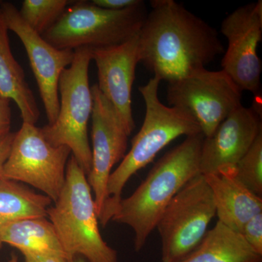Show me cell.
Instances as JSON below:
<instances>
[{
  "label": "cell",
  "mask_w": 262,
  "mask_h": 262,
  "mask_svg": "<svg viewBox=\"0 0 262 262\" xmlns=\"http://www.w3.org/2000/svg\"><path fill=\"white\" fill-rule=\"evenodd\" d=\"M139 33V63L167 83L206 68L225 48L218 32L174 0H152Z\"/></svg>",
  "instance_id": "obj_1"
},
{
  "label": "cell",
  "mask_w": 262,
  "mask_h": 262,
  "mask_svg": "<svg viewBox=\"0 0 262 262\" xmlns=\"http://www.w3.org/2000/svg\"><path fill=\"white\" fill-rule=\"evenodd\" d=\"M204 136H187L149 170L131 195L122 198L112 222L130 227L134 232L136 252L145 246L150 234L172 199L200 173V158Z\"/></svg>",
  "instance_id": "obj_2"
},
{
  "label": "cell",
  "mask_w": 262,
  "mask_h": 262,
  "mask_svg": "<svg viewBox=\"0 0 262 262\" xmlns=\"http://www.w3.org/2000/svg\"><path fill=\"white\" fill-rule=\"evenodd\" d=\"M160 82L153 77L139 87L145 103V117L140 130L133 139L130 151L108 178L106 201L98 218L103 227H106L113 218L121 201L122 190L134 174L145 168L162 149L177 138L201 133L198 124L189 115L160 101Z\"/></svg>",
  "instance_id": "obj_3"
},
{
  "label": "cell",
  "mask_w": 262,
  "mask_h": 262,
  "mask_svg": "<svg viewBox=\"0 0 262 262\" xmlns=\"http://www.w3.org/2000/svg\"><path fill=\"white\" fill-rule=\"evenodd\" d=\"M69 261L81 256L88 262H118L117 253L102 238L87 176L73 156L66 169L64 185L47 211Z\"/></svg>",
  "instance_id": "obj_4"
},
{
  "label": "cell",
  "mask_w": 262,
  "mask_h": 262,
  "mask_svg": "<svg viewBox=\"0 0 262 262\" xmlns=\"http://www.w3.org/2000/svg\"><path fill=\"white\" fill-rule=\"evenodd\" d=\"M148 11L145 3L114 11L89 1H75L42 37L59 50L100 49L119 46L140 32Z\"/></svg>",
  "instance_id": "obj_5"
},
{
  "label": "cell",
  "mask_w": 262,
  "mask_h": 262,
  "mask_svg": "<svg viewBox=\"0 0 262 262\" xmlns=\"http://www.w3.org/2000/svg\"><path fill=\"white\" fill-rule=\"evenodd\" d=\"M91 49H76L72 63L62 72L58 82L59 111L56 120L41 128L45 138L54 146L70 149L86 176L92 165L88 125L93 111V96L89 84Z\"/></svg>",
  "instance_id": "obj_6"
},
{
  "label": "cell",
  "mask_w": 262,
  "mask_h": 262,
  "mask_svg": "<svg viewBox=\"0 0 262 262\" xmlns=\"http://www.w3.org/2000/svg\"><path fill=\"white\" fill-rule=\"evenodd\" d=\"M215 215L211 189L204 176L198 174L176 194L157 224L162 262H179L192 252Z\"/></svg>",
  "instance_id": "obj_7"
},
{
  "label": "cell",
  "mask_w": 262,
  "mask_h": 262,
  "mask_svg": "<svg viewBox=\"0 0 262 262\" xmlns=\"http://www.w3.org/2000/svg\"><path fill=\"white\" fill-rule=\"evenodd\" d=\"M242 92L224 71H194L167 86V101L198 124L204 137L242 105Z\"/></svg>",
  "instance_id": "obj_8"
},
{
  "label": "cell",
  "mask_w": 262,
  "mask_h": 262,
  "mask_svg": "<svg viewBox=\"0 0 262 262\" xmlns=\"http://www.w3.org/2000/svg\"><path fill=\"white\" fill-rule=\"evenodd\" d=\"M70 149L54 146L42 130L23 122L14 139L3 167V179L29 184L55 203L64 185Z\"/></svg>",
  "instance_id": "obj_9"
},
{
  "label": "cell",
  "mask_w": 262,
  "mask_h": 262,
  "mask_svg": "<svg viewBox=\"0 0 262 262\" xmlns=\"http://www.w3.org/2000/svg\"><path fill=\"white\" fill-rule=\"evenodd\" d=\"M221 32L228 42L222 70L241 91L257 96L261 88V61L257 54L262 39L261 0L239 7L227 15Z\"/></svg>",
  "instance_id": "obj_10"
},
{
  "label": "cell",
  "mask_w": 262,
  "mask_h": 262,
  "mask_svg": "<svg viewBox=\"0 0 262 262\" xmlns=\"http://www.w3.org/2000/svg\"><path fill=\"white\" fill-rule=\"evenodd\" d=\"M93 96L92 165L87 176L98 218L106 198L108 178L113 167L122 161L127 148L128 134L113 105L98 89L97 84L91 87Z\"/></svg>",
  "instance_id": "obj_11"
},
{
  "label": "cell",
  "mask_w": 262,
  "mask_h": 262,
  "mask_svg": "<svg viewBox=\"0 0 262 262\" xmlns=\"http://www.w3.org/2000/svg\"><path fill=\"white\" fill-rule=\"evenodd\" d=\"M0 10L8 30L14 32L23 43L44 104L48 125H51L59 111L60 76L73 61L75 51L57 49L51 46L24 21L12 3H0Z\"/></svg>",
  "instance_id": "obj_12"
},
{
  "label": "cell",
  "mask_w": 262,
  "mask_h": 262,
  "mask_svg": "<svg viewBox=\"0 0 262 262\" xmlns=\"http://www.w3.org/2000/svg\"><path fill=\"white\" fill-rule=\"evenodd\" d=\"M261 133V110L241 106L203 139L200 173L207 175L234 168Z\"/></svg>",
  "instance_id": "obj_13"
},
{
  "label": "cell",
  "mask_w": 262,
  "mask_h": 262,
  "mask_svg": "<svg viewBox=\"0 0 262 262\" xmlns=\"http://www.w3.org/2000/svg\"><path fill=\"white\" fill-rule=\"evenodd\" d=\"M138 37L119 46L91 50L97 67L98 89L113 105L129 135L136 127L132 89L139 63Z\"/></svg>",
  "instance_id": "obj_14"
},
{
  "label": "cell",
  "mask_w": 262,
  "mask_h": 262,
  "mask_svg": "<svg viewBox=\"0 0 262 262\" xmlns=\"http://www.w3.org/2000/svg\"><path fill=\"white\" fill-rule=\"evenodd\" d=\"M203 176L213 194L215 215L226 227L241 233L248 221L262 213V198L236 177L234 168Z\"/></svg>",
  "instance_id": "obj_15"
},
{
  "label": "cell",
  "mask_w": 262,
  "mask_h": 262,
  "mask_svg": "<svg viewBox=\"0 0 262 262\" xmlns=\"http://www.w3.org/2000/svg\"><path fill=\"white\" fill-rule=\"evenodd\" d=\"M8 31L0 10V96L16 103L23 122L35 125L40 112L23 68L12 53Z\"/></svg>",
  "instance_id": "obj_16"
},
{
  "label": "cell",
  "mask_w": 262,
  "mask_h": 262,
  "mask_svg": "<svg viewBox=\"0 0 262 262\" xmlns=\"http://www.w3.org/2000/svg\"><path fill=\"white\" fill-rule=\"evenodd\" d=\"M0 241L23 255H58L67 258L48 217H29L10 222L2 230Z\"/></svg>",
  "instance_id": "obj_17"
},
{
  "label": "cell",
  "mask_w": 262,
  "mask_h": 262,
  "mask_svg": "<svg viewBox=\"0 0 262 262\" xmlns=\"http://www.w3.org/2000/svg\"><path fill=\"white\" fill-rule=\"evenodd\" d=\"M179 262H262L238 232L217 221L201 244Z\"/></svg>",
  "instance_id": "obj_18"
},
{
  "label": "cell",
  "mask_w": 262,
  "mask_h": 262,
  "mask_svg": "<svg viewBox=\"0 0 262 262\" xmlns=\"http://www.w3.org/2000/svg\"><path fill=\"white\" fill-rule=\"evenodd\" d=\"M52 201L14 181L0 180V233L10 222L29 217H47ZM3 244L0 241V251Z\"/></svg>",
  "instance_id": "obj_19"
},
{
  "label": "cell",
  "mask_w": 262,
  "mask_h": 262,
  "mask_svg": "<svg viewBox=\"0 0 262 262\" xmlns=\"http://www.w3.org/2000/svg\"><path fill=\"white\" fill-rule=\"evenodd\" d=\"M71 3L67 0H25L19 14L32 30L42 35L58 21Z\"/></svg>",
  "instance_id": "obj_20"
},
{
  "label": "cell",
  "mask_w": 262,
  "mask_h": 262,
  "mask_svg": "<svg viewBox=\"0 0 262 262\" xmlns=\"http://www.w3.org/2000/svg\"><path fill=\"white\" fill-rule=\"evenodd\" d=\"M234 173L250 191L262 198V133L235 165Z\"/></svg>",
  "instance_id": "obj_21"
},
{
  "label": "cell",
  "mask_w": 262,
  "mask_h": 262,
  "mask_svg": "<svg viewBox=\"0 0 262 262\" xmlns=\"http://www.w3.org/2000/svg\"><path fill=\"white\" fill-rule=\"evenodd\" d=\"M239 234L254 252L262 256V213L248 221Z\"/></svg>",
  "instance_id": "obj_22"
},
{
  "label": "cell",
  "mask_w": 262,
  "mask_h": 262,
  "mask_svg": "<svg viewBox=\"0 0 262 262\" xmlns=\"http://www.w3.org/2000/svg\"><path fill=\"white\" fill-rule=\"evenodd\" d=\"M93 4L108 10L118 11L140 4L141 0H93Z\"/></svg>",
  "instance_id": "obj_23"
},
{
  "label": "cell",
  "mask_w": 262,
  "mask_h": 262,
  "mask_svg": "<svg viewBox=\"0 0 262 262\" xmlns=\"http://www.w3.org/2000/svg\"><path fill=\"white\" fill-rule=\"evenodd\" d=\"M10 100L0 96V136L10 133L11 108Z\"/></svg>",
  "instance_id": "obj_24"
},
{
  "label": "cell",
  "mask_w": 262,
  "mask_h": 262,
  "mask_svg": "<svg viewBox=\"0 0 262 262\" xmlns=\"http://www.w3.org/2000/svg\"><path fill=\"white\" fill-rule=\"evenodd\" d=\"M14 136L15 133L13 132L0 136V180L3 179V167L9 156Z\"/></svg>",
  "instance_id": "obj_25"
},
{
  "label": "cell",
  "mask_w": 262,
  "mask_h": 262,
  "mask_svg": "<svg viewBox=\"0 0 262 262\" xmlns=\"http://www.w3.org/2000/svg\"><path fill=\"white\" fill-rule=\"evenodd\" d=\"M24 262H70L64 256L58 255H24Z\"/></svg>",
  "instance_id": "obj_26"
},
{
  "label": "cell",
  "mask_w": 262,
  "mask_h": 262,
  "mask_svg": "<svg viewBox=\"0 0 262 262\" xmlns=\"http://www.w3.org/2000/svg\"><path fill=\"white\" fill-rule=\"evenodd\" d=\"M8 262H18V256H17L14 253H12Z\"/></svg>",
  "instance_id": "obj_27"
},
{
  "label": "cell",
  "mask_w": 262,
  "mask_h": 262,
  "mask_svg": "<svg viewBox=\"0 0 262 262\" xmlns=\"http://www.w3.org/2000/svg\"><path fill=\"white\" fill-rule=\"evenodd\" d=\"M72 262H87L83 258L81 257V256H75V258H73Z\"/></svg>",
  "instance_id": "obj_28"
}]
</instances>
